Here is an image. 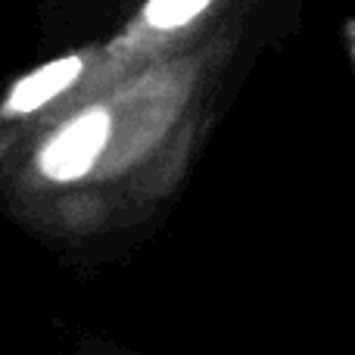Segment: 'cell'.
Returning a JSON list of instances; mask_svg holds the SVG:
<instances>
[{
  "instance_id": "cell-1",
  "label": "cell",
  "mask_w": 355,
  "mask_h": 355,
  "mask_svg": "<svg viewBox=\"0 0 355 355\" xmlns=\"http://www.w3.org/2000/svg\"><path fill=\"white\" fill-rule=\"evenodd\" d=\"M106 137H110V116L103 110H91L69 122L44 147L37 166L50 181H75L94 166L100 150L106 147Z\"/></svg>"
},
{
  "instance_id": "cell-2",
  "label": "cell",
  "mask_w": 355,
  "mask_h": 355,
  "mask_svg": "<svg viewBox=\"0 0 355 355\" xmlns=\"http://www.w3.org/2000/svg\"><path fill=\"white\" fill-rule=\"evenodd\" d=\"M81 56H62L47 66L35 69L31 75H25L16 87H12L10 100H6V116H25L35 112L37 106H44L47 100H53L56 94H62L75 78L81 75Z\"/></svg>"
},
{
  "instance_id": "cell-3",
  "label": "cell",
  "mask_w": 355,
  "mask_h": 355,
  "mask_svg": "<svg viewBox=\"0 0 355 355\" xmlns=\"http://www.w3.org/2000/svg\"><path fill=\"white\" fill-rule=\"evenodd\" d=\"M212 3L215 0H147V6H144V25L150 31H159V35L181 31L190 22H196Z\"/></svg>"
}]
</instances>
